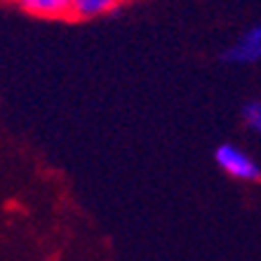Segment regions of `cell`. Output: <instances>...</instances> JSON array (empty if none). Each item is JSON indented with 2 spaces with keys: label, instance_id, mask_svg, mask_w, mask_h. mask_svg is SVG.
<instances>
[{
  "label": "cell",
  "instance_id": "cell-4",
  "mask_svg": "<svg viewBox=\"0 0 261 261\" xmlns=\"http://www.w3.org/2000/svg\"><path fill=\"white\" fill-rule=\"evenodd\" d=\"M125 0H71V19H94L109 14Z\"/></svg>",
  "mask_w": 261,
  "mask_h": 261
},
{
  "label": "cell",
  "instance_id": "cell-1",
  "mask_svg": "<svg viewBox=\"0 0 261 261\" xmlns=\"http://www.w3.org/2000/svg\"><path fill=\"white\" fill-rule=\"evenodd\" d=\"M214 158H217V165L226 174L236 176L240 181H259V176H261L259 165L249 158L247 153L240 151L238 146L221 144L217 148V153H214Z\"/></svg>",
  "mask_w": 261,
  "mask_h": 261
},
{
  "label": "cell",
  "instance_id": "cell-2",
  "mask_svg": "<svg viewBox=\"0 0 261 261\" xmlns=\"http://www.w3.org/2000/svg\"><path fill=\"white\" fill-rule=\"evenodd\" d=\"M261 57V29L252 26L236 45L224 55L226 61L231 64H254Z\"/></svg>",
  "mask_w": 261,
  "mask_h": 261
},
{
  "label": "cell",
  "instance_id": "cell-5",
  "mask_svg": "<svg viewBox=\"0 0 261 261\" xmlns=\"http://www.w3.org/2000/svg\"><path fill=\"white\" fill-rule=\"evenodd\" d=\"M243 120H245V125H247L249 129L259 132V129H261V103H259V101L245 103V109H243Z\"/></svg>",
  "mask_w": 261,
  "mask_h": 261
},
{
  "label": "cell",
  "instance_id": "cell-3",
  "mask_svg": "<svg viewBox=\"0 0 261 261\" xmlns=\"http://www.w3.org/2000/svg\"><path fill=\"white\" fill-rule=\"evenodd\" d=\"M24 12L43 19H71V0H14Z\"/></svg>",
  "mask_w": 261,
  "mask_h": 261
}]
</instances>
